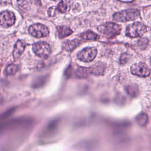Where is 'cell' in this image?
<instances>
[{"instance_id": "cell-9", "label": "cell", "mask_w": 151, "mask_h": 151, "mask_svg": "<svg viewBox=\"0 0 151 151\" xmlns=\"http://www.w3.org/2000/svg\"><path fill=\"white\" fill-rule=\"evenodd\" d=\"M26 44L24 41L18 40L15 44L14 51H13V56L15 58H18L24 52Z\"/></svg>"}, {"instance_id": "cell-17", "label": "cell", "mask_w": 151, "mask_h": 151, "mask_svg": "<svg viewBox=\"0 0 151 151\" xmlns=\"http://www.w3.org/2000/svg\"><path fill=\"white\" fill-rule=\"evenodd\" d=\"M18 71V66L14 64H11L6 67V68L5 70L4 73L6 75L9 76L14 74L17 71Z\"/></svg>"}, {"instance_id": "cell-25", "label": "cell", "mask_w": 151, "mask_h": 151, "mask_svg": "<svg viewBox=\"0 0 151 151\" xmlns=\"http://www.w3.org/2000/svg\"><path fill=\"white\" fill-rule=\"evenodd\" d=\"M150 64H151V60H150Z\"/></svg>"}, {"instance_id": "cell-22", "label": "cell", "mask_w": 151, "mask_h": 151, "mask_svg": "<svg viewBox=\"0 0 151 151\" xmlns=\"http://www.w3.org/2000/svg\"><path fill=\"white\" fill-rule=\"evenodd\" d=\"M147 40L146 38H140L138 41V45L140 47H145L147 44Z\"/></svg>"}, {"instance_id": "cell-3", "label": "cell", "mask_w": 151, "mask_h": 151, "mask_svg": "<svg viewBox=\"0 0 151 151\" xmlns=\"http://www.w3.org/2000/svg\"><path fill=\"white\" fill-rule=\"evenodd\" d=\"M146 32V26L140 22H136L129 24L126 29V35L130 38L142 37Z\"/></svg>"}, {"instance_id": "cell-5", "label": "cell", "mask_w": 151, "mask_h": 151, "mask_svg": "<svg viewBox=\"0 0 151 151\" xmlns=\"http://www.w3.org/2000/svg\"><path fill=\"white\" fill-rule=\"evenodd\" d=\"M28 31L32 36L37 38L45 37L49 34L48 28L44 25L40 23L31 25L28 29Z\"/></svg>"}, {"instance_id": "cell-13", "label": "cell", "mask_w": 151, "mask_h": 151, "mask_svg": "<svg viewBox=\"0 0 151 151\" xmlns=\"http://www.w3.org/2000/svg\"><path fill=\"white\" fill-rule=\"evenodd\" d=\"M57 31L58 33V36L60 38H64L67 36L71 35L73 31L68 27L66 26H59L57 27Z\"/></svg>"}, {"instance_id": "cell-4", "label": "cell", "mask_w": 151, "mask_h": 151, "mask_svg": "<svg viewBox=\"0 0 151 151\" xmlns=\"http://www.w3.org/2000/svg\"><path fill=\"white\" fill-rule=\"evenodd\" d=\"M32 50L37 56L42 58H48L51 51L50 45L43 41L35 43L32 46Z\"/></svg>"}, {"instance_id": "cell-15", "label": "cell", "mask_w": 151, "mask_h": 151, "mask_svg": "<svg viewBox=\"0 0 151 151\" xmlns=\"http://www.w3.org/2000/svg\"><path fill=\"white\" fill-rule=\"evenodd\" d=\"M82 39L85 40H94L99 38V35L91 31H87L80 35Z\"/></svg>"}, {"instance_id": "cell-26", "label": "cell", "mask_w": 151, "mask_h": 151, "mask_svg": "<svg viewBox=\"0 0 151 151\" xmlns=\"http://www.w3.org/2000/svg\"><path fill=\"white\" fill-rule=\"evenodd\" d=\"M149 1H151V0H149Z\"/></svg>"}, {"instance_id": "cell-19", "label": "cell", "mask_w": 151, "mask_h": 151, "mask_svg": "<svg viewBox=\"0 0 151 151\" xmlns=\"http://www.w3.org/2000/svg\"><path fill=\"white\" fill-rule=\"evenodd\" d=\"M137 122L138 123L140 124V125H144L147 120V116L146 114L145 113H142L140 114L137 118Z\"/></svg>"}, {"instance_id": "cell-20", "label": "cell", "mask_w": 151, "mask_h": 151, "mask_svg": "<svg viewBox=\"0 0 151 151\" xmlns=\"http://www.w3.org/2000/svg\"><path fill=\"white\" fill-rule=\"evenodd\" d=\"M129 56L127 53H124L122 55L120 58V63L122 64H124L126 63L129 60Z\"/></svg>"}, {"instance_id": "cell-24", "label": "cell", "mask_w": 151, "mask_h": 151, "mask_svg": "<svg viewBox=\"0 0 151 151\" xmlns=\"http://www.w3.org/2000/svg\"><path fill=\"white\" fill-rule=\"evenodd\" d=\"M1 97H0V101H1Z\"/></svg>"}, {"instance_id": "cell-23", "label": "cell", "mask_w": 151, "mask_h": 151, "mask_svg": "<svg viewBox=\"0 0 151 151\" xmlns=\"http://www.w3.org/2000/svg\"><path fill=\"white\" fill-rule=\"evenodd\" d=\"M53 1H57L58 0H53Z\"/></svg>"}, {"instance_id": "cell-14", "label": "cell", "mask_w": 151, "mask_h": 151, "mask_svg": "<svg viewBox=\"0 0 151 151\" xmlns=\"http://www.w3.org/2000/svg\"><path fill=\"white\" fill-rule=\"evenodd\" d=\"M80 41L77 40H67L64 42L63 46L64 48L68 51H72L80 44Z\"/></svg>"}, {"instance_id": "cell-7", "label": "cell", "mask_w": 151, "mask_h": 151, "mask_svg": "<svg viewBox=\"0 0 151 151\" xmlns=\"http://www.w3.org/2000/svg\"><path fill=\"white\" fill-rule=\"evenodd\" d=\"M97 50L96 47H87L81 50L77 55L78 58L84 62L93 61L96 57Z\"/></svg>"}, {"instance_id": "cell-16", "label": "cell", "mask_w": 151, "mask_h": 151, "mask_svg": "<svg viewBox=\"0 0 151 151\" xmlns=\"http://www.w3.org/2000/svg\"><path fill=\"white\" fill-rule=\"evenodd\" d=\"M17 5L19 8L27 10L29 8L31 2L30 0H17Z\"/></svg>"}, {"instance_id": "cell-1", "label": "cell", "mask_w": 151, "mask_h": 151, "mask_svg": "<svg viewBox=\"0 0 151 151\" xmlns=\"http://www.w3.org/2000/svg\"><path fill=\"white\" fill-rule=\"evenodd\" d=\"M140 15L139 11L136 9H128L116 12L113 15V19L117 22H127L137 19Z\"/></svg>"}, {"instance_id": "cell-11", "label": "cell", "mask_w": 151, "mask_h": 151, "mask_svg": "<svg viewBox=\"0 0 151 151\" xmlns=\"http://www.w3.org/2000/svg\"><path fill=\"white\" fill-rule=\"evenodd\" d=\"M91 74L90 68L86 67H78L75 71V75L78 78H84Z\"/></svg>"}, {"instance_id": "cell-10", "label": "cell", "mask_w": 151, "mask_h": 151, "mask_svg": "<svg viewBox=\"0 0 151 151\" xmlns=\"http://www.w3.org/2000/svg\"><path fill=\"white\" fill-rule=\"evenodd\" d=\"M71 2L70 0H61L56 6L58 12L65 13L68 12L70 9Z\"/></svg>"}, {"instance_id": "cell-8", "label": "cell", "mask_w": 151, "mask_h": 151, "mask_svg": "<svg viewBox=\"0 0 151 151\" xmlns=\"http://www.w3.org/2000/svg\"><path fill=\"white\" fill-rule=\"evenodd\" d=\"M15 21V17L13 12L5 11L0 14V25L4 27L12 26Z\"/></svg>"}, {"instance_id": "cell-12", "label": "cell", "mask_w": 151, "mask_h": 151, "mask_svg": "<svg viewBox=\"0 0 151 151\" xmlns=\"http://www.w3.org/2000/svg\"><path fill=\"white\" fill-rule=\"evenodd\" d=\"M91 73L94 75H102L104 71V65L101 63H98L90 67Z\"/></svg>"}, {"instance_id": "cell-18", "label": "cell", "mask_w": 151, "mask_h": 151, "mask_svg": "<svg viewBox=\"0 0 151 151\" xmlns=\"http://www.w3.org/2000/svg\"><path fill=\"white\" fill-rule=\"evenodd\" d=\"M126 91L130 95L134 96L137 95V91H138V88L136 86L132 85V86H127Z\"/></svg>"}, {"instance_id": "cell-2", "label": "cell", "mask_w": 151, "mask_h": 151, "mask_svg": "<svg viewBox=\"0 0 151 151\" xmlns=\"http://www.w3.org/2000/svg\"><path fill=\"white\" fill-rule=\"evenodd\" d=\"M98 31L108 37L109 38H113L120 33L122 28L120 25L114 22H106L97 27Z\"/></svg>"}, {"instance_id": "cell-6", "label": "cell", "mask_w": 151, "mask_h": 151, "mask_svg": "<svg viewBox=\"0 0 151 151\" xmlns=\"http://www.w3.org/2000/svg\"><path fill=\"white\" fill-rule=\"evenodd\" d=\"M130 70L133 74L139 77H147L150 74V70L148 66L146 64L141 62L133 64L130 68Z\"/></svg>"}, {"instance_id": "cell-21", "label": "cell", "mask_w": 151, "mask_h": 151, "mask_svg": "<svg viewBox=\"0 0 151 151\" xmlns=\"http://www.w3.org/2000/svg\"><path fill=\"white\" fill-rule=\"evenodd\" d=\"M58 12L56 6H51L48 10V14L50 17H53L56 15V12Z\"/></svg>"}]
</instances>
